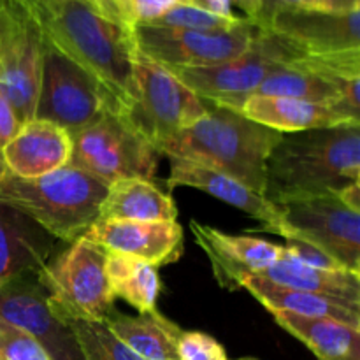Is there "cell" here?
Instances as JSON below:
<instances>
[{"mask_svg":"<svg viewBox=\"0 0 360 360\" xmlns=\"http://www.w3.org/2000/svg\"><path fill=\"white\" fill-rule=\"evenodd\" d=\"M53 248V236L18 210L0 204V288L14 278L39 273Z\"/></svg>","mask_w":360,"mask_h":360,"instance_id":"obj_19","label":"cell"},{"mask_svg":"<svg viewBox=\"0 0 360 360\" xmlns=\"http://www.w3.org/2000/svg\"><path fill=\"white\" fill-rule=\"evenodd\" d=\"M338 199H340L345 206L350 207L352 211L360 213V183H354V185L341 190V192L338 193Z\"/></svg>","mask_w":360,"mask_h":360,"instance_id":"obj_35","label":"cell"},{"mask_svg":"<svg viewBox=\"0 0 360 360\" xmlns=\"http://www.w3.org/2000/svg\"><path fill=\"white\" fill-rule=\"evenodd\" d=\"M169 162H171V169H169V178L165 179L167 192H171L176 186L202 190L207 195L217 197L248 217L259 220L260 231L273 232L283 238L285 227L280 210L273 202H269L262 193L248 188L231 176L221 174L204 165L172 157H169Z\"/></svg>","mask_w":360,"mask_h":360,"instance_id":"obj_17","label":"cell"},{"mask_svg":"<svg viewBox=\"0 0 360 360\" xmlns=\"http://www.w3.org/2000/svg\"><path fill=\"white\" fill-rule=\"evenodd\" d=\"M63 323L76 336L84 360H143L109 330L104 320L70 319Z\"/></svg>","mask_w":360,"mask_h":360,"instance_id":"obj_27","label":"cell"},{"mask_svg":"<svg viewBox=\"0 0 360 360\" xmlns=\"http://www.w3.org/2000/svg\"><path fill=\"white\" fill-rule=\"evenodd\" d=\"M264 4V27L269 14L280 9H306V11H334V13H345V11L360 9V0H262Z\"/></svg>","mask_w":360,"mask_h":360,"instance_id":"obj_32","label":"cell"},{"mask_svg":"<svg viewBox=\"0 0 360 360\" xmlns=\"http://www.w3.org/2000/svg\"><path fill=\"white\" fill-rule=\"evenodd\" d=\"M241 112L252 122L281 134L340 125H360V122H355L330 105L273 95H252L243 104Z\"/></svg>","mask_w":360,"mask_h":360,"instance_id":"obj_20","label":"cell"},{"mask_svg":"<svg viewBox=\"0 0 360 360\" xmlns=\"http://www.w3.org/2000/svg\"><path fill=\"white\" fill-rule=\"evenodd\" d=\"M241 288H246L269 311H288L313 319H333L360 330V306L357 304L313 292L280 287L257 274H246L241 281Z\"/></svg>","mask_w":360,"mask_h":360,"instance_id":"obj_21","label":"cell"},{"mask_svg":"<svg viewBox=\"0 0 360 360\" xmlns=\"http://www.w3.org/2000/svg\"><path fill=\"white\" fill-rule=\"evenodd\" d=\"M105 252L84 236L37 273L49 306L62 322L70 319L105 320L115 309V295L105 274Z\"/></svg>","mask_w":360,"mask_h":360,"instance_id":"obj_6","label":"cell"},{"mask_svg":"<svg viewBox=\"0 0 360 360\" xmlns=\"http://www.w3.org/2000/svg\"><path fill=\"white\" fill-rule=\"evenodd\" d=\"M207 111L210 105L172 70L137 51L132 67V95L120 112L155 150L204 118Z\"/></svg>","mask_w":360,"mask_h":360,"instance_id":"obj_5","label":"cell"},{"mask_svg":"<svg viewBox=\"0 0 360 360\" xmlns=\"http://www.w3.org/2000/svg\"><path fill=\"white\" fill-rule=\"evenodd\" d=\"M297 53L273 32L260 28L253 44L243 55L197 69H169L204 102L241 112L243 104L257 94L262 81Z\"/></svg>","mask_w":360,"mask_h":360,"instance_id":"obj_9","label":"cell"},{"mask_svg":"<svg viewBox=\"0 0 360 360\" xmlns=\"http://www.w3.org/2000/svg\"><path fill=\"white\" fill-rule=\"evenodd\" d=\"M20 127L21 123L20 120H18L16 112H14L13 105L7 101L4 91L0 90V151H2V148L16 136Z\"/></svg>","mask_w":360,"mask_h":360,"instance_id":"obj_34","label":"cell"},{"mask_svg":"<svg viewBox=\"0 0 360 360\" xmlns=\"http://www.w3.org/2000/svg\"><path fill=\"white\" fill-rule=\"evenodd\" d=\"M295 53L315 58L360 53V9L334 11L280 9L264 27Z\"/></svg>","mask_w":360,"mask_h":360,"instance_id":"obj_13","label":"cell"},{"mask_svg":"<svg viewBox=\"0 0 360 360\" xmlns=\"http://www.w3.org/2000/svg\"><path fill=\"white\" fill-rule=\"evenodd\" d=\"M195 241L210 259L214 278L229 290L241 288L246 274L262 273L280 260L283 246L252 236L227 234L220 229L190 221Z\"/></svg>","mask_w":360,"mask_h":360,"instance_id":"obj_16","label":"cell"},{"mask_svg":"<svg viewBox=\"0 0 360 360\" xmlns=\"http://www.w3.org/2000/svg\"><path fill=\"white\" fill-rule=\"evenodd\" d=\"M246 23H252L245 16H221V14L211 13L202 7L192 6H178L160 16L158 20L151 21L148 27H167V28H186V30H234Z\"/></svg>","mask_w":360,"mask_h":360,"instance_id":"obj_28","label":"cell"},{"mask_svg":"<svg viewBox=\"0 0 360 360\" xmlns=\"http://www.w3.org/2000/svg\"><path fill=\"white\" fill-rule=\"evenodd\" d=\"M287 245L283 246L292 257H295L297 260H301L306 266L316 267V269L323 271H348L347 267L341 266L338 260H334L333 257L327 255L326 252H322L316 246L309 245V243L301 241V239H285Z\"/></svg>","mask_w":360,"mask_h":360,"instance_id":"obj_33","label":"cell"},{"mask_svg":"<svg viewBox=\"0 0 360 360\" xmlns=\"http://www.w3.org/2000/svg\"><path fill=\"white\" fill-rule=\"evenodd\" d=\"M176 352L179 360H229L225 348L213 336L199 330H179Z\"/></svg>","mask_w":360,"mask_h":360,"instance_id":"obj_30","label":"cell"},{"mask_svg":"<svg viewBox=\"0 0 360 360\" xmlns=\"http://www.w3.org/2000/svg\"><path fill=\"white\" fill-rule=\"evenodd\" d=\"M105 274L115 299H123L139 311V315L155 313L160 294L158 269L144 260L122 253L108 252Z\"/></svg>","mask_w":360,"mask_h":360,"instance_id":"obj_26","label":"cell"},{"mask_svg":"<svg viewBox=\"0 0 360 360\" xmlns=\"http://www.w3.org/2000/svg\"><path fill=\"white\" fill-rule=\"evenodd\" d=\"M257 276L274 285L327 295L360 306V274L352 271H323L306 266L283 248L280 260Z\"/></svg>","mask_w":360,"mask_h":360,"instance_id":"obj_23","label":"cell"},{"mask_svg":"<svg viewBox=\"0 0 360 360\" xmlns=\"http://www.w3.org/2000/svg\"><path fill=\"white\" fill-rule=\"evenodd\" d=\"M0 319L30 334L51 360H84L70 327L53 315L37 273L14 278L0 288Z\"/></svg>","mask_w":360,"mask_h":360,"instance_id":"obj_14","label":"cell"},{"mask_svg":"<svg viewBox=\"0 0 360 360\" xmlns=\"http://www.w3.org/2000/svg\"><path fill=\"white\" fill-rule=\"evenodd\" d=\"M260 27L246 23L234 30H186V28L137 25V51L167 69H197L229 62L253 44Z\"/></svg>","mask_w":360,"mask_h":360,"instance_id":"obj_12","label":"cell"},{"mask_svg":"<svg viewBox=\"0 0 360 360\" xmlns=\"http://www.w3.org/2000/svg\"><path fill=\"white\" fill-rule=\"evenodd\" d=\"M109 108L120 105L101 81L46 39L34 118L56 123L76 136Z\"/></svg>","mask_w":360,"mask_h":360,"instance_id":"obj_8","label":"cell"},{"mask_svg":"<svg viewBox=\"0 0 360 360\" xmlns=\"http://www.w3.org/2000/svg\"><path fill=\"white\" fill-rule=\"evenodd\" d=\"M285 239L316 246L352 273L360 274V214L338 195H315L278 204Z\"/></svg>","mask_w":360,"mask_h":360,"instance_id":"obj_11","label":"cell"},{"mask_svg":"<svg viewBox=\"0 0 360 360\" xmlns=\"http://www.w3.org/2000/svg\"><path fill=\"white\" fill-rule=\"evenodd\" d=\"M0 360H51L30 334L0 319Z\"/></svg>","mask_w":360,"mask_h":360,"instance_id":"obj_29","label":"cell"},{"mask_svg":"<svg viewBox=\"0 0 360 360\" xmlns=\"http://www.w3.org/2000/svg\"><path fill=\"white\" fill-rule=\"evenodd\" d=\"M97 220L176 221L178 207L171 193L148 179H120L108 186Z\"/></svg>","mask_w":360,"mask_h":360,"instance_id":"obj_22","label":"cell"},{"mask_svg":"<svg viewBox=\"0 0 360 360\" xmlns=\"http://www.w3.org/2000/svg\"><path fill=\"white\" fill-rule=\"evenodd\" d=\"M160 153L129 125L120 108H109L94 125L72 136L69 165L105 186L120 179L157 178Z\"/></svg>","mask_w":360,"mask_h":360,"instance_id":"obj_7","label":"cell"},{"mask_svg":"<svg viewBox=\"0 0 360 360\" xmlns=\"http://www.w3.org/2000/svg\"><path fill=\"white\" fill-rule=\"evenodd\" d=\"M70 155L72 136L56 123L37 118L23 123L2 148L7 171L23 179L41 178L65 167Z\"/></svg>","mask_w":360,"mask_h":360,"instance_id":"obj_18","label":"cell"},{"mask_svg":"<svg viewBox=\"0 0 360 360\" xmlns=\"http://www.w3.org/2000/svg\"><path fill=\"white\" fill-rule=\"evenodd\" d=\"M287 333L297 338L319 360H360V330L333 319H313L271 311Z\"/></svg>","mask_w":360,"mask_h":360,"instance_id":"obj_24","label":"cell"},{"mask_svg":"<svg viewBox=\"0 0 360 360\" xmlns=\"http://www.w3.org/2000/svg\"><path fill=\"white\" fill-rule=\"evenodd\" d=\"M84 238L105 252L144 260L157 269L178 262L185 250L183 227L178 221L97 220Z\"/></svg>","mask_w":360,"mask_h":360,"instance_id":"obj_15","label":"cell"},{"mask_svg":"<svg viewBox=\"0 0 360 360\" xmlns=\"http://www.w3.org/2000/svg\"><path fill=\"white\" fill-rule=\"evenodd\" d=\"M46 39L94 74L120 111L132 95L136 25L116 0H30Z\"/></svg>","mask_w":360,"mask_h":360,"instance_id":"obj_1","label":"cell"},{"mask_svg":"<svg viewBox=\"0 0 360 360\" xmlns=\"http://www.w3.org/2000/svg\"><path fill=\"white\" fill-rule=\"evenodd\" d=\"M281 136L243 112L210 105L204 118L164 141L157 151L160 157L181 158L231 176L264 195L267 160Z\"/></svg>","mask_w":360,"mask_h":360,"instance_id":"obj_3","label":"cell"},{"mask_svg":"<svg viewBox=\"0 0 360 360\" xmlns=\"http://www.w3.org/2000/svg\"><path fill=\"white\" fill-rule=\"evenodd\" d=\"M116 2L136 27L150 25L151 21L158 20L178 6H186V4L195 6V0H116Z\"/></svg>","mask_w":360,"mask_h":360,"instance_id":"obj_31","label":"cell"},{"mask_svg":"<svg viewBox=\"0 0 360 360\" xmlns=\"http://www.w3.org/2000/svg\"><path fill=\"white\" fill-rule=\"evenodd\" d=\"M105 193L104 183L72 165L34 179L9 171L0 178V204L14 207L69 245L97 221Z\"/></svg>","mask_w":360,"mask_h":360,"instance_id":"obj_4","label":"cell"},{"mask_svg":"<svg viewBox=\"0 0 360 360\" xmlns=\"http://www.w3.org/2000/svg\"><path fill=\"white\" fill-rule=\"evenodd\" d=\"M112 334L143 360H179L176 340L181 330L158 311L148 315H122L112 309L104 320Z\"/></svg>","mask_w":360,"mask_h":360,"instance_id":"obj_25","label":"cell"},{"mask_svg":"<svg viewBox=\"0 0 360 360\" xmlns=\"http://www.w3.org/2000/svg\"><path fill=\"white\" fill-rule=\"evenodd\" d=\"M360 183V125L283 134L267 160L264 197L274 206L338 195Z\"/></svg>","mask_w":360,"mask_h":360,"instance_id":"obj_2","label":"cell"},{"mask_svg":"<svg viewBox=\"0 0 360 360\" xmlns=\"http://www.w3.org/2000/svg\"><path fill=\"white\" fill-rule=\"evenodd\" d=\"M238 360H259V359H253V357H245V359H238Z\"/></svg>","mask_w":360,"mask_h":360,"instance_id":"obj_37","label":"cell"},{"mask_svg":"<svg viewBox=\"0 0 360 360\" xmlns=\"http://www.w3.org/2000/svg\"><path fill=\"white\" fill-rule=\"evenodd\" d=\"M44 41L30 0H0V90L21 125L34 120Z\"/></svg>","mask_w":360,"mask_h":360,"instance_id":"obj_10","label":"cell"},{"mask_svg":"<svg viewBox=\"0 0 360 360\" xmlns=\"http://www.w3.org/2000/svg\"><path fill=\"white\" fill-rule=\"evenodd\" d=\"M7 172V167H6V162H4V157H2V151H0V178H2L4 174Z\"/></svg>","mask_w":360,"mask_h":360,"instance_id":"obj_36","label":"cell"}]
</instances>
